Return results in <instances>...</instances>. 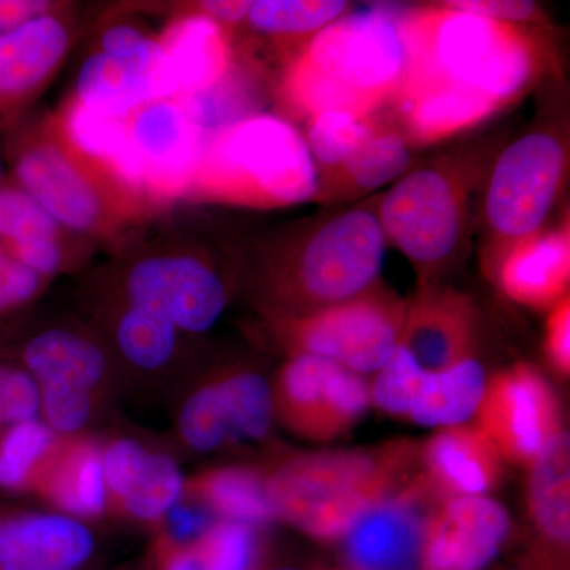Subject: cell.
Returning a JSON list of instances; mask_svg holds the SVG:
<instances>
[{"label": "cell", "instance_id": "1", "mask_svg": "<svg viewBox=\"0 0 570 570\" xmlns=\"http://www.w3.org/2000/svg\"><path fill=\"white\" fill-rule=\"evenodd\" d=\"M406 71L393 107L428 97H463L494 111L538 80L542 52L521 26L452 9L448 3L397 13Z\"/></svg>", "mask_w": 570, "mask_h": 570}, {"label": "cell", "instance_id": "2", "mask_svg": "<svg viewBox=\"0 0 570 570\" xmlns=\"http://www.w3.org/2000/svg\"><path fill=\"white\" fill-rule=\"evenodd\" d=\"M387 236L376 200L352 206L255 254V302L269 318L305 316L348 302L377 284Z\"/></svg>", "mask_w": 570, "mask_h": 570}, {"label": "cell", "instance_id": "3", "mask_svg": "<svg viewBox=\"0 0 570 570\" xmlns=\"http://www.w3.org/2000/svg\"><path fill=\"white\" fill-rule=\"evenodd\" d=\"M9 175L70 234L122 245L157 214L102 165L78 151L55 115H24L3 132Z\"/></svg>", "mask_w": 570, "mask_h": 570}, {"label": "cell", "instance_id": "4", "mask_svg": "<svg viewBox=\"0 0 570 570\" xmlns=\"http://www.w3.org/2000/svg\"><path fill=\"white\" fill-rule=\"evenodd\" d=\"M404 71L397 14L370 7L311 37L288 62L281 91L292 110L309 119L325 111L370 118L395 102Z\"/></svg>", "mask_w": 570, "mask_h": 570}, {"label": "cell", "instance_id": "5", "mask_svg": "<svg viewBox=\"0 0 570 570\" xmlns=\"http://www.w3.org/2000/svg\"><path fill=\"white\" fill-rule=\"evenodd\" d=\"M417 453L409 444L374 452L307 453L285 461L266 479L275 519L318 540L347 534L371 510L411 485Z\"/></svg>", "mask_w": 570, "mask_h": 570}, {"label": "cell", "instance_id": "6", "mask_svg": "<svg viewBox=\"0 0 570 570\" xmlns=\"http://www.w3.org/2000/svg\"><path fill=\"white\" fill-rule=\"evenodd\" d=\"M317 197V170L294 124L257 112L206 138L187 198L254 209Z\"/></svg>", "mask_w": 570, "mask_h": 570}, {"label": "cell", "instance_id": "7", "mask_svg": "<svg viewBox=\"0 0 570 570\" xmlns=\"http://www.w3.org/2000/svg\"><path fill=\"white\" fill-rule=\"evenodd\" d=\"M494 149L490 145L444 154L401 176L377 198V216L389 245L419 272L420 284L459 257L471 227L472 198L485 183Z\"/></svg>", "mask_w": 570, "mask_h": 570}, {"label": "cell", "instance_id": "8", "mask_svg": "<svg viewBox=\"0 0 570 570\" xmlns=\"http://www.w3.org/2000/svg\"><path fill=\"white\" fill-rule=\"evenodd\" d=\"M569 171V142L551 127L528 130L494 154L482 200V265L491 277L505 255L546 230Z\"/></svg>", "mask_w": 570, "mask_h": 570}, {"label": "cell", "instance_id": "9", "mask_svg": "<svg viewBox=\"0 0 570 570\" xmlns=\"http://www.w3.org/2000/svg\"><path fill=\"white\" fill-rule=\"evenodd\" d=\"M119 292L126 302L163 314L187 335L213 328L228 302L227 284L205 247L178 238L127 247Z\"/></svg>", "mask_w": 570, "mask_h": 570}, {"label": "cell", "instance_id": "10", "mask_svg": "<svg viewBox=\"0 0 570 570\" xmlns=\"http://www.w3.org/2000/svg\"><path fill=\"white\" fill-rule=\"evenodd\" d=\"M406 303L374 285L348 302L305 316L269 318L273 333L292 355H317L354 373H374L400 341Z\"/></svg>", "mask_w": 570, "mask_h": 570}, {"label": "cell", "instance_id": "11", "mask_svg": "<svg viewBox=\"0 0 570 570\" xmlns=\"http://www.w3.org/2000/svg\"><path fill=\"white\" fill-rule=\"evenodd\" d=\"M370 393L354 371L317 355L296 354L273 390L281 422L299 436L332 441L365 414Z\"/></svg>", "mask_w": 570, "mask_h": 570}, {"label": "cell", "instance_id": "12", "mask_svg": "<svg viewBox=\"0 0 570 570\" xmlns=\"http://www.w3.org/2000/svg\"><path fill=\"white\" fill-rule=\"evenodd\" d=\"M122 119L146 200L160 212L187 198L205 137L181 104L175 97L153 100Z\"/></svg>", "mask_w": 570, "mask_h": 570}, {"label": "cell", "instance_id": "13", "mask_svg": "<svg viewBox=\"0 0 570 570\" xmlns=\"http://www.w3.org/2000/svg\"><path fill=\"white\" fill-rule=\"evenodd\" d=\"M479 428L499 455L531 464L543 445L561 433V412L546 377L530 365H515L487 381Z\"/></svg>", "mask_w": 570, "mask_h": 570}, {"label": "cell", "instance_id": "14", "mask_svg": "<svg viewBox=\"0 0 570 570\" xmlns=\"http://www.w3.org/2000/svg\"><path fill=\"white\" fill-rule=\"evenodd\" d=\"M77 14L69 3L22 22L0 37V129L6 132L61 70L77 40Z\"/></svg>", "mask_w": 570, "mask_h": 570}, {"label": "cell", "instance_id": "15", "mask_svg": "<svg viewBox=\"0 0 570 570\" xmlns=\"http://www.w3.org/2000/svg\"><path fill=\"white\" fill-rule=\"evenodd\" d=\"M273 415L268 381L254 371H235L195 389L179 409L176 428L186 448L212 452L228 442L264 439Z\"/></svg>", "mask_w": 570, "mask_h": 570}, {"label": "cell", "instance_id": "16", "mask_svg": "<svg viewBox=\"0 0 570 570\" xmlns=\"http://www.w3.org/2000/svg\"><path fill=\"white\" fill-rule=\"evenodd\" d=\"M431 499L423 478L367 512L347 532L346 554L355 570H423Z\"/></svg>", "mask_w": 570, "mask_h": 570}, {"label": "cell", "instance_id": "17", "mask_svg": "<svg viewBox=\"0 0 570 570\" xmlns=\"http://www.w3.org/2000/svg\"><path fill=\"white\" fill-rule=\"evenodd\" d=\"M478 311L471 299L450 287L420 285L406 305L397 346L406 348L428 373L472 358Z\"/></svg>", "mask_w": 570, "mask_h": 570}, {"label": "cell", "instance_id": "18", "mask_svg": "<svg viewBox=\"0 0 570 570\" xmlns=\"http://www.w3.org/2000/svg\"><path fill=\"white\" fill-rule=\"evenodd\" d=\"M36 381L39 392L88 393L96 396L110 374L107 348L91 335L69 325L37 330L17 347L0 346Z\"/></svg>", "mask_w": 570, "mask_h": 570}, {"label": "cell", "instance_id": "19", "mask_svg": "<svg viewBox=\"0 0 570 570\" xmlns=\"http://www.w3.org/2000/svg\"><path fill=\"white\" fill-rule=\"evenodd\" d=\"M108 502L140 523H160L184 494L181 469L168 453L151 452L130 438L102 449Z\"/></svg>", "mask_w": 570, "mask_h": 570}, {"label": "cell", "instance_id": "20", "mask_svg": "<svg viewBox=\"0 0 570 570\" xmlns=\"http://www.w3.org/2000/svg\"><path fill=\"white\" fill-rule=\"evenodd\" d=\"M509 530V513L493 499H450L428 520L425 570H483L497 558Z\"/></svg>", "mask_w": 570, "mask_h": 570}, {"label": "cell", "instance_id": "21", "mask_svg": "<svg viewBox=\"0 0 570 570\" xmlns=\"http://www.w3.org/2000/svg\"><path fill=\"white\" fill-rule=\"evenodd\" d=\"M0 246L48 281L80 265L92 247L62 227L10 175L0 189Z\"/></svg>", "mask_w": 570, "mask_h": 570}, {"label": "cell", "instance_id": "22", "mask_svg": "<svg viewBox=\"0 0 570 570\" xmlns=\"http://www.w3.org/2000/svg\"><path fill=\"white\" fill-rule=\"evenodd\" d=\"M178 92L164 48L146 59L111 58L94 50L81 63L70 97L88 110L124 118L141 105L171 99Z\"/></svg>", "mask_w": 570, "mask_h": 570}, {"label": "cell", "instance_id": "23", "mask_svg": "<svg viewBox=\"0 0 570 570\" xmlns=\"http://www.w3.org/2000/svg\"><path fill=\"white\" fill-rule=\"evenodd\" d=\"M96 540L69 515L0 510V570H78Z\"/></svg>", "mask_w": 570, "mask_h": 570}, {"label": "cell", "instance_id": "24", "mask_svg": "<svg viewBox=\"0 0 570 570\" xmlns=\"http://www.w3.org/2000/svg\"><path fill=\"white\" fill-rule=\"evenodd\" d=\"M422 459V478L436 499L482 497L501 475V455L479 426L439 431L426 442Z\"/></svg>", "mask_w": 570, "mask_h": 570}, {"label": "cell", "instance_id": "25", "mask_svg": "<svg viewBox=\"0 0 570 570\" xmlns=\"http://www.w3.org/2000/svg\"><path fill=\"white\" fill-rule=\"evenodd\" d=\"M490 279L520 305L551 309L569 296V224L542 230L513 247Z\"/></svg>", "mask_w": 570, "mask_h": 570}, {"label": "cell", "instance_id": "26", "mask_svg": "<svg viewBox=\"0 0 570 570\" xmlns=\"http://www.w3.org/2000/svg\"><path fill=\"white\" fill-rule=\"evenodd\" d=\"M29 493L73 519H97L108 505L102 450L77 436L58 439L32 480Z\"/></svg>", "mask_w": 570, "mask_h": 570}, {"label": "cell", "instance_id": "27", "mask_svg": "<svg viewBox=\"0 0 570 570\" xmlns=\"http://www.w3.org/2000/svg\"><path fill=\"white\" fill-rule=\"evenodd\" d=\"M159 39L178 80V96L216 85L236 62L232 32L194 7L168 22Z\"/></svg>", "mask_w": 570, "mask_h": 570}, {"label": "cell", "instance_id": "28", "mask_svg": "<svg viewBox=\"0 0 570 570\" xmlns=\"http://www.w3.org/2000/svg\"><path fill=\"white\" fill-rule=\"evenodd\" d=\"M412 149L414 146L401 126L376 118L373 130L344 164L317 179V197L322 200L360 197L396 183L411 167Z\"/></svg>", "mask_w": 570, "mask_h": 570}, {"label": "cell", "instance_id": "29", "mask_svg": "<svg viewBox=\"0 0 570 570\" xmlns=\"http://www.w3.org/2000/svg\"><path fill=\"white\" fill-rule=\"evenodd\" d=\"M55 118L59 129L78 151L102 165L124 186L146 200L122 118L88 110L71 97L55 112Z\"/></svg>", "mask_w": 570, "mask_h": 570}, {"label": "cell", "instance_id": "30", "mask_svg": "<svg viewBox=\"0 0 570 570\" xmlns=\"http://www.w3.org/2000/svg\"><path fill=\"white\" fill-rule=\"evenodd\" d=\"M530 513L542 538L560 551L570 539V442L568 433L550 439L532 460Z\"/></svg>", "mask_w": 570, "mask_h": 570}, {"label": "cell", "instance_id": "31", "mask_svg": "<svg viewBox=\"0 0 570 570\" xmlns=\"http://www.w3.org/2000/svg\"><path fill=\"white\" fill-rule=\"evenodd\" d=\"M112 347L135 370L156 373L170 365L181 347V330L163 314L118 299L107 317Z\"/></svg>", "mask_w": 570, "mask_h": 570}, {"label": "cell", "instance_id": "32", "mask_svg": "<svg viewBox=\"0 0 570 570\" xmlns=\"http://www.w3.org/2000/svg\"><path fill=\"white\" fill-rule=\"evenodd\" d=\"M184 494L223 517V520L235 523L257 528L275 519L266 479L254 468L208 469L186 482Z\"/></svg>", "mask_w": 570, "mask_h": 570}, {"label": "cell", "instance_id": "33", "mask_svg": "<svg viewBox=\"0 0 570 570\" xmlns=\"http://www.w3.org/2000/svg\"><path fill=\"white\" fill-rule=\"evenodd\" d=\"M485 387V370L474 358L426 371L407 415L420 425L459 426L478 412Z\"/></svg>", "mask_w": 570, "mask_h": 570}, {"label": "cell", "instance_id": "34", "mask_svg": "<svg viewBox=\"0 0 570 570\" xmlns=\"http://www.w3.org/2000/svg\"><path fill=\"white\" fill-rule=\"evenodd\" d=\"M258 557L254 527L220 520L190 542H160V570H253Z\"/></svg>", "mask_w": 570, "mask_h": 570}, {"label": "cell", "instance_id": "35", "mask_svg": "<svg viewBox=\"0 0 570 570\" xmlns=\"http://www.w3.org/2000/svg\"><path fill=\"white\" fill-rule=\"evenodd\" d=\"M175 99L205 140L258 112L255 110L257 92L254 78L238 61L216 85Z\"/></svg>", "mask_w": 570, "mask_h": 570}, {"label": "cell", "instance_id": "36", "mask_svg": "<svg viewBox=\"0 0 570 570\" xmlns=\"http://www.w3.org/2000/svg\"><path fill=\"white\" fill-rule=\"evenodd\" d=\"M341 0H257L246 22L261 36L276 40H309L347 13Z\"/></svg>", "mask_w": 570, "mask_h": 570}, {"label": "cell", "instance_id": "37", "mask_svg": "<svg viewBox=\"0 0 570 570\" xmlns=\"http://www.w3.org/2000/svg\"><path fill=\"white\" fill-rule=\"evenodd\" d=\"M56 441V434L40 419L26 420L3 431L0 436V490L29 491Z\"/></svg>", "mask_w": 570, "mask_h": 570}, {"label": "cell", "instance_id": "38", "mask_svg": "<svg viewBox=\"0 0 570 570\" xmlns=\"http://www.w3.org/2000/svg\"><path fill=\"white\" fill-rule=\"evenodd\" d=\"M374 122V116L356 118L341 111H325L311 118L305 140L316 165L317 179L343 165L373 130Z\"/></svg>", "mask_w": 570, "mask_h": 570}, {"label": "cell", "instance_id": "39", "mask_svg": "<svg viewBox=\"0 0 570 570\" xmlns=\"http://www.w3.org/2000/svg\"><path fill=\"white\" fill-rule=\"evenodd\" d=\"M425 373L406 348L397 346L377 371L371 392L374 403L387 414L407 415Z\"/></svg>", "mask_w": 570, "mask_h": 570}, {"label": "cell", "instance_id": "40", "mask_svg": "<svg viewBox=\"0 0 570 570\" xmlns=\"http://www.w3.org/2000/svg\"><path fill=\"white\" fill-rule=\"evenodd\" d=\"M40 392L17 362L0 352V436L26 420L39 419Z\"/></svg>", "mask_w": 570, "mask_h": 570}, {"label": "cell", "instance_id": "41", "mask_svg": "<svg viewBox=\"0 0 570 570\" xmlns=\"http://www.w3.org/2000/svg\"><path fill=\"white\" fill-rule=\"evenodd\" d=\"M50 281L33 272L0 246V336L3 326L36 302Z\"/></svg>", "mask_w": 570, "mask_h": 570}, {"label": "cell", "instance_id": "42", "mask_svg": "<svg viewBox=\"0 0 570 570\" xmlns=\"http://www.w3.org/2000/svg\"><path fill=\"white\" fill-rule=\"evenodd\" d=\"M163 50L159 36L142 31L132 22L121 20L105 26L97 40V50L111 58L145 59Z\"/></svg>", "mask_w": 570, "mask_h": 570}, {"label": "cell", "instance_id": "43", "mask_svg": "<svg viewBox=\"0 0 570 570\" xmlns=\"http://www.w3.org/2000/svg\"><path fill=\"white\" fill-rule=\"evenodd\" d=\"M452 9L489 18V20L520 26L521 22L538 21L539 9L527 0H452L445 2Z\"/></svg>", "mask_w": 570, "mask_h": 570}, {"label": "cell", "instance_id": "44", "mask_svg": "<svg viewBox=\"0 0 570 570\" xmlns=\"http://www.w3.org/2000/svg\"><path fill=\"white\" fill-rule=\"evenodd\" d=\"M547 355L562 376L570 371V299L566 296L550 309L546 335Z\"/></svg>", "mask_w": 570, "mask_h": 570}, {"label": "cell", "instance_id": "45", "mask_svg": "<svg viewBox=\"0 0 570 570\" xmlns=\"http://www.w3.org/2000/svg\"><path fill=\"white\" fill-rule=\"evenodd\" d=\"M163 523L165 524L163 542L181 546V543L200 538L214 521L209 519L208 510L178 502L168 510Z\"/></svg>", "mask_w": 570, "mask_h": 570}, {"label": "cell", "instance_id": "46", "mask_svg": "<svg viewBox=\"0 0 570 570\" xmlns=\"http://www.w3.org/2000/svg\"><path fill=\"white\" fill-rule=\"evenodd\" d=\"M51 0H0V37L50 10Z\"/></svg>", "mask_w": 570, "mask_h": 570}, {"label": "cell", "instance_id": "47", "mask_svg": "<svg viewBox=\"0 0 570 570\" xmlns=\"http://www.w3.org/2000/svg\"><path fill=\"white\" fill-rule=\"evenodd\" d=\"M194 9L219 22L220 26L232 32V29L246 21L250 2H246V0H239V2H235V0H206V2L195 3Z\"/></svg>", "mask_w": 570, "mask_h": 570}, {"label": "cell", "instance_id": "48", "mask_svg": "<svg viewBox=\"0 0 570 570\" xmlns=\"http://www.w3.org/2000/svg\"><path fill=\"white\" fill-rule=\"evenodd\" d=\"M6 170V154H3V130L0 129V189H2L3 183L7 178Z\"/></svg>", "mask_w": 570, "mask_h": 570}, {"label": "cell", "instance_id": "49", "mask_svg": "<svg viewBox=\"0 0 570 570\" xmlns=\"http://www.w3.org/2000/svg\"><path fill=\"white\" fill-rule=\"evenodd\" d=\"M277 570H298V569H277Z\"/></svg>", "mask_w": 570, "mask_h": 570}]
</instances>
